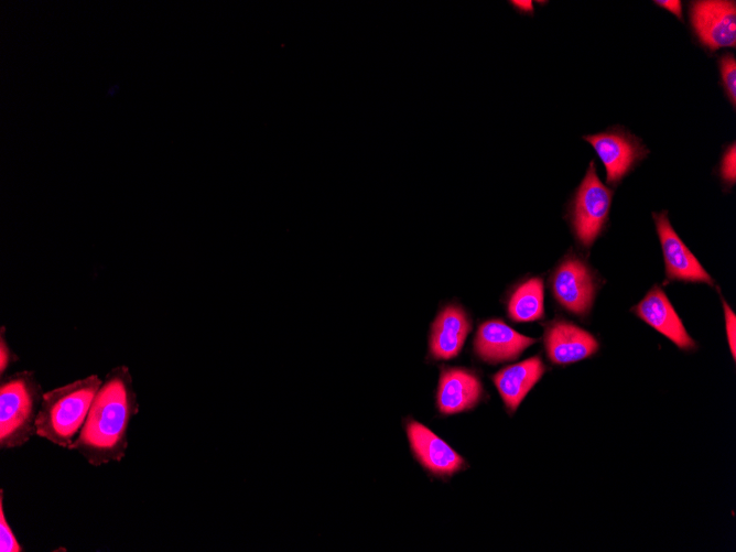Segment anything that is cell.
<instances>
[{
	"mask_svg": "<svg viewBox=\"0 0 736 552\" xmlns=\"http://www.w3.org/2000/svg\"><path fill=\"white\" fill-rule=\"evenodd\" d=\"M140 404L130 369L113 367L102 380L88 411L86 421L69 451L99 467L121 462L128 448V432Z\"/></svg>",
	"mask_w": 736,
	"mask_h": 552,
	"instance_id": "cell-1",
	"label": "cell"
},
{
	"mask_svg": "<svg viewBox=\"0 0 736 552\" xmlns=\"http://www.w3.org/2000/svg\"><path fill=\"white\" fill-rule=\"evenodd\" d=\"M102 380L91 374L44 391L36 418V436L62 448L77 439Z\"/></svg>",
	"mask_w": 736,
	"mask_h": 552,
	"instance_id": "cell-2",
	"label": "cell"
},
{
	"mask_svg": "<svg viewBox=\"0 0 736 552\" xmlns=\"http://www.w3.org/2000/svg\"><path fill=\"white\" fill-rule=\"evenodd\" d=\"M43 389L32 370L1 378L0 448L22 447L36 435V418Z\"/></svg>",
	"mask_w": 736,
	"mask_h": 552,
	"instance_id": "cell-3",
	"label": "cell"
},
{
	"mask_svg": "<svg viewBox=\"0 0 736 552\" xmlns=\"http://www.w3.org/2000/svg\"><path fill=\"white\" fill-rule=\"evenodd\" d=\"M611 197L613 191L600 182L592 161L572 205V226L584 247H591L600 235L608 219Z\"/></svg>",
	"mask_w": 736,
	"mask_h": 552,
	"instance_id": "cell-4",
	"label": "cell"
},
{
	"mask_svg": "<svg viewBox=\"0 0 736 552\" xmlns=\"http://www.w3.org/2000/svg\"><path fill=\"white\" fill-rule=\"evenodd\" d=\"M591 143L606 169L608 184L615 185L649 153L640 139L623 129H610L583 137Z\"/></svg>",
	"mask_w": 736,
	"mask_h": 552,
	"instance_id": "cell-5",
	"label": "cell"
},
{
	"mask_svg": "<svg viewBox=\"0 0 736 552\" xmlns=\"http://www.w3.org/2000/svg\"><path fill=\"white\" fill-rule=\"evenodd\" d=\"M690 18L699 40L710 50L735 47L736 6L734 1L692 2Z\"/></svg>",
	"mask_w": 736,
	"mask_h": 552,
	"instance_id": "cell-6",
	"label": "cell"
},
{
	"mask_svg": "<svg viewBox=\"0 0 736 552\" xmlns=\"http://www.w3.org/2000/svg\"><path fill=\"white\" fill-rule=\"evenodd\" d=\"M552 292L569 312L587 314L595 296V282L588 267L576 257H567L553 274Z\"/></svg>",
	"mask_w": 736,
	"mask_h": 552,
	"instance_id": "cell-7",
	"label": "cell"
},
{
	"mask_svg": "<svg viewBox=\"0 0 736 552\" xmlns=\"http://www.w3.org/2000/svg\"><path fill=\"white\" fill-rule=\"evenodd\" d=\"M404 426L411 452L423 468L436 476H451L463 468V457L429 427L411 419Z\"/></svg>",
	"mask_w": 736,
	"mask_h": 552,
	"instance_id": "cell-8",
	"label": "cell"
},
{
	"mask_svg": "<svg viewBox=\"0 0 736 552\" xmlns=\"http://www.w3.org/2000/svg\"><path fill=\"white\" fill-rule=\"evenodd\" d=\"M653 219L663 252L667 279L713 285L710 274L672 228L667 212L653 213Z\"/></svg>",
	"mask_w": 736,
	"mask_h": 552,
	"instance_id": "cell-9",
	"label": "cell"
},
{
	"mask_svg": "<svg viewBox=\"0 0 736 552\" xmlns=\"http://www.w3.org/2000/svg\"><path fill=\"white\" fill-rule=\"evenodd\" d=\"M537 339L519 334L501 320H489L477 331L474 347L484 361L498 364L517 358Z\"/></svg>",
	"mask_w": 736,
	"mask_h": 552,
	"instance_id": "cell-10",
	"label": "cell"
},
{
	"mask_svg": "<svg viewBox=\"0 0 736 552\" xmlns=\"http://www.w3.org/2000/svg\"><path fill=\"white\" fill-rule=\"evenodd\" d=\"M544 344L550 360L556 365L585 359L598 349L592 334L564 320L555 321L546 328Z\"/></svg>",
	"mask_w": 736,
	"mask_h": 552,
	"instance_id": "cell-11",
	"label": "cell"
},
{
	"mask_svg": "<svg viewBox=\"0 0 736 552\" xmlns=\"http://www.w3.org/2000/svg\"><path fill=\"white\" fill-rule=\"evenodd\" d=\"M632 311L679 348L688 350L695 347L665 293L658 285H654Z\"/></svg>",
	"mask_w": 736,
	"mask_h": 552,
	"instance_id": "cell-12",
	"label": "cell"
},
{
	"mask_svg": "<svg viewBox=\"0 0 736 552\" xmlns=\"http://www.w3.org/2000/svg\"><path fill=\"white\" fill-rule=\"evenodd\" d=\"M483 388L473 372L451 368L442 371L437 388V408L443 414H454L474 408L480 400Z\"/></svg>",
	"mask_w": 736,
	"mask_h": 552,
	"instance_id": "cell-13",
	"label": "cell"
},
{
	"mask_svg": "<svg viewBox=\"0 0 736 552\" xmlns=\"http://www.w3.org/2000/svg\"><path fill=\"white\" fill-rule=\"evenodd\" d=\"M470 329L464 311L456 305L444 307L432 324L430 351L435 359L458 355Z\"/></svg>",
	"mask_w": 736,
	"mask_h": 552,
	"instance_id": "cell-14",
	"label": "cell"
},
{
	"mask_svg": "<svg viewBox=\"0 0 736 552\" xmlns=\"http://www.w3.org/2000/svg\"><path fill=\"white\" fill-rule=\"evenodd\" d=\"M544 371L545 367L541 358L534 356L508 366L493 377L494 383L509 411L515 412L517 410Z\"/></svg>",
	"mask_w": 736,
	"mask_h": 552,
	"instance_id": "cell-15",
	"label": "cell"
},
{
	"mask_svg": "<svg viewBox=\"0 0 736 552\" xmlns=\"http://www.w3.org/2000/svg\"><path fill=\"white\" fill-rule=\"evenodd\" d=\"M543 282L532 278L512 293L508 302V316L515 322H533L543 317Z\"/></svg>",
	"mask_w": 736,
	"mask_h": 552,
	"instance_id": "cell-16",
	"label": "cell"
},
{
	"mask_svg": "<svg viewBox=\"0 0 736 552\" xmlns=\"http://www.w3.org/2000/svg\"><path fill=\"white\" fill-rule=\"evenodd\" d=\"M719 73L722 76L723 86L728 99L735 107L736 104V61L733 54H724L719 61Z\"/></svg>",
	"mask_w": 736,
	"mask_h": 552,
	"instance_id": "cell-17",
	"label": "cell"
},
{
	"mask_svg": "<svg viewBox=\"0 0 736 552\" xmlns=\"http://www.w3.org/2000/svg\"><path fill=\"white\" fill-rule=\"evenodd\" d=\"M0 551L1 552H23L24 548L18 541L11 529L3 507V489H0Z\"/></svg>",
	"mask_w": 736,
	"mask_h": 552,
	"instance_id": "cell-18",
	"label": "cell"
},
{
	"mask_svg": "<svg viewBox=\"0 0 736 552\" xmlns=\"http://www.w3.org/2000/svg\"><path fill=\"white\" fill-rule=\"evenodd\" d=\"M736 148L733 143L722 158L721 176L727 184H734L736 180Z\"/></svg>",
	"mask_w": 736,
	"mask_h": 552,
	"instance_id": "cell-19",
	"label": "cell"
},
{
	"mask_svg": "<svg viewBox=\"0 0 736 552\" xmlns=\"http://www.w3.org/2000/svg\"><path fill=\"white\" fill-rule=\"evenodd\" d=\"M6 327L1 326L0 329V376L4 377L6 371L9 369L12 362L19 359L18 355L11 349L7 337H6Z\"/></svg>",
	"mask_w": 736,
	"mask_h": 552,
	"instance_id": "cell-20",
	"label": "cell"
},
{
	"mask_svg": "<svg viewBox=\"0 0 736 552\" xmlns=\"http://www.w3.org/2000/svg\"><path fill=\"white\" fill-rule=\"evenodd\" d=\"M724 312H725V325H726V335L732 351V356L735 359L736 357V316L729 305L723 301Z\"/></svg>",
	"mask_w": 736,
	"mask_h": 552,
	"instance_id": "cell-21",
	"label": "cell"
},
{
	"mask_svg": "<svg viewBox=\"0 0 736 552\" xmlns=\"http://www.w3.org/2000/svg\"><path fill=\"white\" fill-rule=\"evenodd\" d=\"M658 6L664 8L665 10L670 11L673 13L677 18L682 20V4L681 1L677 0H660V1H654Z\"/></svg>",
	"mask_w": 736,
	"mask_h": 552,
	"instance_id": "cell-22",
	"label": "cell"
}]
</instances>
